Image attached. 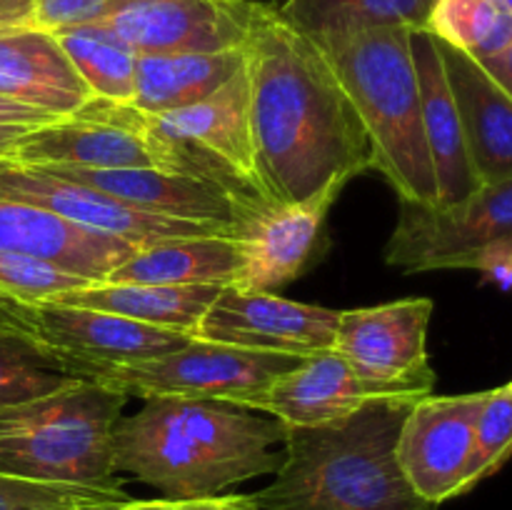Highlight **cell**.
Listing matches in <instances>:
<instances>
[{
    "instance_id": "obj_1",
    "label": "cell",
    "mask_w": 512,
    "mask_h": 510,
    "mask_svg": "<svg viewBox=\"0 0 512 510\" xmlns=\"http://www.w3.org/2000/svg\"><path fill=\"white\" fill-rule=\"evenodd\" d=\"M245 73L260 175L275 203L373 168L368 135L323 48L273 5L255 18Z\"/></svg>"
},
{
    "instance_id": "obj_2",
    "label": "cell",
    "mask_w": 512,
    "mask_h": 510,
    "mask_svg": "<svg viewBox=\"0 0 512 510\" xmlns=\"http://www.w3.org/2000/svg\"><path fill=\"white\" fill-rule=\"evenodd\" d=\"M285 425L218 400L148 398L113 428L115 473L133 475L165 500L220 495L283 463Z\"/></svg>"
},
{
    "instance_id": "obj_3",
    "label": "cell",
    "mask_w": 512,
    "mask_h": 510,
    "mask_svg": "<svg viewBox=\"0 0 512 510\" xmlns=\"http://www.w3.org/2000/svg\"><path fill=\"white\" fill-rule=\"evenodd\" d=\"M415 400H373L340 423L285 428L275 480L253 495L260 510H435L395 455Z\"/></svg>"
},
{
    "instance_id": "obj_4",
    "label": "cell",
    "mask_w": 512,
    "mask_h": 510,
    "mask_svg": "<svg viewBox=\"0 0 512 510\" xmlns=\"http://www.w3.org/2000/svg\"><path fill=\"white\" fill-rule=\"evenodd\" d=\"M410 28H373L313 38L343 83L365 135L373 168L398 200L435 205V175L423 130Z\"/></svg>"
},
{
    "instance_id": "obj_5",
    "label": "cell",
    "mask_w": 512,
    "mask_h": 510,
    "mask_svg": "<svg viewBox=\"0 0 512 510\" xmlns=\"http://www.w3.org/2000/svg\"><path fill=\"white\" fill-rule=\"evenodd\" d=\"M120 390L73 380L55 393L0 410V473L40 483L118 490L113 428L123 415Z\"/></svg>"
},
{
    "instance_id": "obj_6",
    "label": "cell",
    "mask_w": 512,
    "mask_h": 510,
    "mask_svg": "<svg viewBox=\"0 0 512 510\" xmlns=\"http://www.w3.org/2000/svg\"><path fill=\"white\" fill-rule=\"evenodd\" d=\"M303 358L190 338L160 358L125 365H70L68 375L135 398L218 400L248 410Z\"/></svg>"
},
{
    "instance_id": "obj_7",
    "label": "cell",
    "mask_w": 512,
    "mask_h": 510,
    "mask_svg": "<svg viewBox=\"0 0 512 510\" xmlns=\"http://www.w3.org/2000/svg\"><path fill=\"white\" fill-rule=\"evenodd\" d=\"M145 120L175 150L185 175L223 188L243 218L275 203L265 188L255 153L245 68L200 103L160 115L145 113Z\"/></svg>"
},
{
    "instance_id": "obj_8",
    "label": "cell",
    "mask_w": 512,
    "mask_h": 510,
    "mask_svg": "<svg viewBox=\"0 0 512 510\" xmlns=\"http://www.w3.org/2000/svg\"><path fill=\"white\" fill-rule=\"evenodd\" d=\"M8 155L33 165L158 168L185 175L175 150L150 130L143 110L100 98H90L68 118L30 128Z\"/></svg>"
},
{
    "instance_id": "obj_9",
    "label": "cell",
    "mask_w": 512,
    "mask_h": 510,
    "mask_svg": "<svg viewBox=\"0 0 512 510\" xmlns=\"http://www.w3.org/2000/svg\"><path fill=\"white\" fill-rule=\"evenodd\" d=\"M385 263L403 273L473 268L490 245L512 240V178L485 183L448 208L398 200Z\"/></svg>"
},
{
    "instance_id": "obj_10",
    "label": "cell",
    "mask_w": 512,
    "mask_h": 510,
    "mask_svg": "<svg viewBox=\"0 0 512 510\" xmlns=\"http://www.w3.org/2000/svg\"><path fill=\"white\" fill-rule=\"evenodd\" d=\"M430 315V298L340 310L333 350L388 398L420 400L435 388V370L425 348Z\"/></svg>"
},
{
    "instance_id": "obj_11",
    "label": "cell",
    "mask_w": 512,
    "mask_h": 510,
    "mask_svg": "<svg viewBox=\"0 0 512 510\" xmlns=\"http://www.w3.org/2000/svg\"><path fill=\"white\" fill-rule=\"evenodd\" d=\"M0 198L35 205L80 228L115 235L133 245H148L165 238H190V235L235 233L233 225L195 223V220L165 218V215L128 208L100 190L10 155H0Z\"/></svg>"
},
{
    "instance_id": "obj_12",
    "label": "cell",
    "mask_w": 512,
    "mask_h": 510,
    "mask_svg": "<svg viewBox=\"0 0 512 510\" xmlns=\"http://www.w3.org/2000/svg\"><path fill=\"white\" fill-rule=\"evenodd\" d=\"M263 3L255 0H120L100 25L138 55L243 50Z\"/></svg>"
},
{
    "instance_id": "obj_13",
    "label": "cell",
    "mask_w": 512,
    "mask_h": 510,
    "mask_svg": "<svg viewBox=\"0 0 512 510\" xmlns=\"http://www.w3.org/2000/svg\"><path fill=\"white\" fill-rule=\"evenodd\" d=\"M485 395H425L415 400L400 425L395 455L415 493L440 505L465 493L475 423Z\"/></svg>"
},
{
    "instance_id": "obj_14",
    "label": "cell",
    "mask_w": 512,
    "mask_h": 510,
    "mask_svg": "<svg viewBox=\"0 0 512 510\" xmlns=\"http://www.w3.org/2000/svg\"><path fill=\"white\" fill-rule=\"evenodd\" d=\"M340 310L298 303L275 293H245L225 285L193 338L260 353L310 355L335 348Z\"/></svg>"
},
{
    "instance_id": "obj_15",
    "label": "cell",
    "mask_w": 512,
    "mask_h": 510,
    "mask_svg": "<svg viewBox=\"0 0 512 510\" xmlns=\"http://www.w3.org/2000/svg\"><path fill=\"white\" fill-rule=\"evenodd\" d=\"M23 330L68 373L70 365H125L160 358L188 343L175 330L63 303H18Z\"/></svg>"
},
{
    "instance_id": "obj_16",
    "label": "cell",
    "mask_w": 512,
    "mask_h": 510,
    "mask_svg": "<svg viewBox=\"0 0 512 510\" xmlns=\"http://www.w3.org/2000/svg\"><path fill=\"white\" fill-rule=\"evenodd\" d=\"M350 180L338 178L295 203H273L235 225L240 268L230 288L245 293H275L305 273L325 218Z\"/></svg>"
},
{
    "instance_id": "obj_17",
    "label": "cell",
    "mask_w": 512,
    "mask_h": 510,
    "mask_svg": "<svg viewBox=\"0 0 512 510\" xmlns=\"http://www.w3.org/2000/svg\"><path fill=\"white\" fill-rule=\"evenodd\" d=\"M40 168L100 190L143 213L195 220V223L233 225V228L243 218L235 200L223 188L195 175L158 168H80V165H40Z\"/></svg>"
},
{
    "instance_id": "obj_18",
    "label": "cell",
    "mask_w": 512,
    "mask_h": 510,
    "mask_svg": "<svg viewBox=\"0 0 512 510\" xmlns=\"http://www.w3.org/2000/svg\"><path fill=\"white\" fill-rule=\"evenodd\" d=\"M373 400L388 395L360 378L335 350H325L280 375L248 410L273 415L285 428H318L350 418Z\"/></svg>"
},
{
    "instance_id": "obj_19",
    "label": "cell",
    "mask_w": 512,
    "mask_h": 510,
    "mask_svg": "<svg viewBox=\"0 0 512 510\" xmlns=\"http://www.w3.org/2000/svg\"><path fill=\"white\" fill-rule=\"evenodd\" d=\"M480 185L512 178V98L463 50L435 38Z\"/></svg>"
},
{
    "instance_id": "obj_20",
    "label": "cell",
    "mask_w": 512,
    "mask_h": 510,
    "mask_svg": "<svg viewBox=\"0 0 512 510\" xmlns=\"http://www.w3.org/2000/svg\"><path fill=\"white\" fill-rule=\"evenodd\" d=\"M135 248L128 240L80 228L35 205L0 198V253L28 255L85 278L105 280Z\"/></svg>"
},
{
    "instance_id": "obj_21",
    "label": "cell",
    "mask_w": 512,
    "mask_h": 510,
    "mask_svg": "<svg viewBox=\"0 0 512 510\" xmlns=\"http://www.w3.org/2000/svg\"><path fill=\"white\" fill-rule=\"evenodd\" d=\"M415 70L420 83V103H423V130L428 143L430 163L435 175V208H448L460 203L480 188L465 148L463 125L458 108L445 78L435 38L425 30H413Z\"/></svg>"
},
{
    "instance_id": "obj_22",
    "label": "cell",
    "mask_w": 512,
    "mask_h": 510,
    "mask_svg": "<svg viewBox=\"0 0 512 510\" xmlns=\"http://www.w3.org/2000/svg\"><path fill=\"white\" fill-rule=\"evenodd\" d=\"M0 98L60 120L78 113L93 95L55 35L28 28L0 35Z\"/></svg>"
},
{
    "instance_id": "obj_23",
    "label": "cell",
    "mask_w": 512,
    "mask_h": 510,
    "mask_svg": "<svg viewBox=\"0 0 512 510\" xmlns=\"http://www.w3.org/2000/svg\"><path fill=\"white\" fill-rule=\"evenodd\" d=\"M240 268V248L233 233L165 238L138 245L108 283L143 285H230Z\"/></svg>"
},
{
    "instance_id": "obj_24",
    "label": "cell",
    "mask_w": 512,
    "mask_h": 510,
    "mask_svg": "<svg viewBox=\"0 0 512 510\" xmlns=\"http://www.w3.org/2000/svg\"><path fill=\"white\" fill-rule=\"evenodd\" d=\"M223 288L225 285H143L95 280L88 288L73 290L53 303L103 310L135 323L175 330L193 338L200 320Z\"/></svg>"
},
{
    "instance_id": "obj_25",
    "label": "cell",
    "mask_w": 512,
    "mask_h": 510,
    "mask_svg": "<svg viewBox=\"0 0 512 510\" xmlns=\"http://www.w3.org/2000/svg\"><path fill=\"white\" fill-rule=\"evenodd\" d=\"M245 68L243 50L223 53H143L135 63L138 110L150 115L168 113L205 100Z\"/></svg>"
},
{
    "instance_id": "obj_26",
    "label": "cell",
    "mask_w": 512,
    "mask_h": 510,
    "mask_svg": "<svg viewBox=\"0 0 512 510\" xmlns=\"http://www.w3.org/2000/svg\"><path fill=\"white\" fill-rule=\"evenodd\" d=\"M435 0H285L280 15L310 38L373 28L423 30Z\"/></svg>"
},
{
    "instance_id": "obj_27",
    "label": "cell",
    "mask_w": 512,
    "mask_h": 510,
    "mask_svg": "<svg viewBox=\"0 0 512 510\" xmlns=\"http://www.w3.org/2000/svg\"><path fill=\"white\" fill-rule=\"evenodd\" d=\"M53 35L93 98L133 103L138 53L123 38L100 23L55 30Z\"/></svg>"
},
{
    "instance_id": "obj_28",
    "label": "cell",
    "mask_w": 512,
    "mask_h": 510,
    "mask_svg": "<svg viewBox=\"0 0 512 510\" xmlns=\"http://www.w3.org/2000/svg\"><path fill=\"white\" fill-rule=\"evenodd\" d=\"M423 30L485 60L510 48L512 10L503 0H435Z\"/></svg>"
},
{
    "instance_id": "obj_29",
    "label": "cell",
    "mask_w": 512,
    "mask_h": 510,
    "mask_svg": "<svg viewBox=\"0 0 512 510\" xmlns=\"http://www.w3.org/2000/svg\"><path fill=\"white\" fill-rule=\"evenodd\" d=\"M73 380L78 378L65 373L33 335L0 325V410L55 393Z\"/></svg>"
},
{
    "instance_id": "obj_30",
    "label": "cell",
    "mask_w": 512,
    "mask_h": 510,
    "mask_svg": "<svg viewBox=\"0 0 512 510\" xmlns=\"http://www.w3.org/2000/svg\"><path fill=\"white\" fill-rule=\"evenodd\" d=\"M90 283L95 280L45 260L0 253V298L10 303H53L73 290L88 288Z\"/></svg>"
},
{
    "instance_id": "obj_31",
    "label": "cell",
    "mask_w": 512,
    "mask_h": 510,
    "mask_svg": "<svg viewBox=\"0 0 512 510\" xmlns=\"http://www.w3.org/2000/svg\"><path fill=\"white\" fill-rule=\"evenodd\" d=\"M130 500L123 488L103 490L85 485L40 483L0 473V510H75L93 505H118Z\"/></svg>"
},
{
    "instance_id": "obj_32",
    "label": "cell",
    "mask_w": 512,
    "mask_h": 510,
    "mask_svg": "<svg viewBox=\"0 0 512 510\" xmlns=\"http://www.w3.org/2000/svg\"><path fill=\"white\" fill-rule=\"evenodd\" d=\"M512 455V395L508 385L488 390L483 410L475 423V443L470 455L465 493L503 468Z\"/></svg>"
},
{
    "instance_id": "obj_33",
    "label": "cell",
    "mask_w": 512,
    "mask_h": 510,
    "mask_svg": "<svg viewBox=\"0 0 512 510\" xmlns=\"http://www.w3.org/2000/svg\"><path fill=\"white\" fill-rule=\"evenodd\" d=\"M120 0H35V28L55 30L100 23Z\"/></svg>"
},
{
    "instance_id": "obj_34",
    "label": "cell",
    "mask_w": 512,
    "mask_h": 510,
    "mask_svg": "<svg viewBox=\"0 0 512 510\" xmlns=\"http://www.w3.org/2000/svg\"><path fill=\"white\" fill-rule=\"evenodd\" d=\"M473 268L483 270L490 278H498L503 285H512V240H503L483 250Z\"/></svg>"
},
{
    "instance_id": "obj_35",
    "label": "cell",
    "mask_w": 512,
    "mask_h": 510,
    "mask_svg": "<svg viewBox=\"0 0 512 510\" xmlns=\"http://www.w3.org/2000/svg\"><path fill=\"white\" fill-rule=\"evenodd\" d=\"M35 28V0H0V35Z\"/></svg>"
},
{
    "instance_id": "obj_36",
    "label": "cell",
    "mask_w": 512,
    "mask_h": 510,
    "mask_svg": "<svg viewBox=\"0 0 512 510\" xmlns=\"http://www.w3.org/2000/svg\"><path fill=\"white\" fill-rule=\"evenodd\" d=\"M175 510H260L253 495H205V498L178 500Z\"/></svg>"
},
{
    "instance_id": "obj_37",
    "label": "cell",
    "mask_w": 512,
    "mask_h": 510,
    "mask_svg": "<svg viewBox=\"0 0 512 510\" xmlns=\"http://www.w3.org/2000/svg\"><path fill=\"white\" fill-rule=\"evenodd\" d=\"M53 123V118L40 110L28 108V105L13 103L8 98H0V125H23V128H35V125Z\"/></svg>"
},
{
    "instance_id": "obj_38",
    "label": "cell",
    "mask_w": 512,
    "mask_h": 510,
    "mask_svg": "<svg viewBox=\"0 0 512 510\" xmlns=\"http://www.w3.org/2000/svg\"><path fill=\"white\" fill-rule=\"evenodd\" d=\"M480 65H483L485 70H488L490 75H493L495 80H498L500 85H503L505 93L512 98V43L508 50H503L500 55H493V58H485V60H478Z\"/></svg>"
},
{
    "instance_id": "obj_39",
    "label": "cell",
    "mask_w": 512,
    "mask_h": 510,
    "mask_svg": "<svg viewBox=\"0 0 512 510\" xmlns=\"http://www.w3.org/2000/svg\"><path fill=\"white\" fill-rule=\"evenodd\" d=\"M175 500H165V498H160V500H125V503H118V505H113V508L110 510H175Z\"/></svg>"
},
{
    "instance_id": "obj_40",
    "label": "cell",
    "mask_w": 512,
    "mask_h": 510,
    "mask_svg": "<svg viewBox=\"0 0 512 510\" xmlns=\"http://www.w3.org/2000/svg\"><path fill=\"white\" fill-rule=\"evenodd\" d=\"M28 130L30 128H23V125H0V155H8Z\"/></svg>"
},
{
    "instance_id": "obj_41",
    "label": "cell",
    "mask_w": 512,
    "mask_h": 510,
    "mask_svg": "<svg viewBox=\"0 0 512 510\" xmlns=\"http://www.w3.org/2000/svg\"><path fill=\"white\" fill-rule=\"evenodd\" d=\"M0 325H5V328L23 330V323H20V315H18V303H10V300L0 298Z\"/></svg>"
},
{
    "instance_id": "obj_42",
    "label": "cell",
    "mask_w": 512,
    "mask_h": 510,
    "mask_svg": "<svg viewBox=\"0 0 512 510\" xmlns=\"http://www.w3.org/2000/svg\"><path fill=\"white\" fill-rule=\"evenodd\" d=\"M113 505H93V508H75V510H110Z\"/></svg>"
},
{
    "instance_id": "obj_43",
    "label": "cell",
    "mask_w": 512,
    "mask_h": 510,
    "mask_svg": "<svg viewBox=\"0 0 512 510\" xmlns=\"http://www.w3.org/2000/svg\"><path fill=\"white\" fill-rule=\"evenodd\" d=\"M503 3H505V5H508V8L512 10V0H503Z\"/></svg>"
},
{
    "instance_id": "obj_44",
    "label": "cell",
    "mask_w": 512,
    "mask_h": 510,
    "mask_svg": "<svg viewBox=\"0 0 512 510\" xmlns=\"http://www.w3.org/2000/svg\"><path fill=\"white\" fill-rule=\"evenodd\" d=\"M508 388H510V395H512V380L508 383Z\"/></svg>"
}]
</instances>
